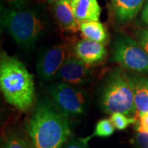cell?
Masks as SVG:
<instances>
[{"label": "cell", "instance_id": "6da1fadb", "mask_svg": "<svg viewBox=\"0 0 148 148\" xmlns=\"http://www.w3.org/2000/svg\"><path fill=\"white\" fill-rule=\"evenodd\" d=\"M26 128L32 148H61L72 132L69 117L45 99L37 103Z\"/></svg>", "mask_w": 148, "mask_h": 148}, {"label": "cell", "instance_id": "7a4b0ae2", "mask_svg": "<svg viewBox=\"0 0 148 148\" xmlns=\"http://www.w3.org/2000/svg\"><path fill=\"white\" fill-rule=\"evenodd\" d=\"M0 87L6 101L21 111H27L35 100L32 74L16 57L2 52L0 58Z\"/></svg>", "mask_w": 148, "mask_h": 148}, {"label": "cell", "instance_id": "3957f363", "mask_svg": "<svg viewBox=\"0 0 148 148\" xmlns=\"http://www.w3.org/2000/svg\"><path fill=\"white\" fill-rule=\"evenodd\" d=\"M1 23L12 40L21 46L29 47L47 32L49 21L43 9L29 6L22 8H1Z\"/></svg>", "mask_w": 148, "mask_h": 148}, {"label": "cell", "instance_id": "277c9868", "mask_svg": "<svg viewBox=\"0 0 148 148\" xmlns=\"http://www.w3.org/2000/svg\"><path fill=\"white\" fill-rule=\"evenodd\" d=\"M100 105L106 114L119 112L130 118H136L131 79L124 70L117 68L107 76L100 92Z\"/></svg>", "mask_w": 148, "mask_h": 148}, {"label": "cell", "instance_id": "5b68a950", "mask_svg": "<svg viewBox=\"0 0 148 148\" xmlns=\"http://www.w3.org/2000/svg\"><path fill=\"white\" fill-rule=\"evenodd\" d=\"M50 101L66 116L83 114L89 105V95L77 86L58 82L48 88Z\"/></svg>", "mask_w": 148, "mask_h": 148}, {"label": "cell", "instance_id": "8992f818", "mask_svg": "<svg viewBox=\"0 0 148 148\" xmlns=\"http://www.w3.org/2000/svg\"><path fill=\"white\" fill-rule=\"evenodd\" d=\"M112 60L123 69L137 73L148 74V53L132 37L122 35L113 43Z\"/></svg>", "mask_w": 148, "mask_h": 148}, {"label": "cell", "instance_id": "52a82bcc", "mask_svg": "<svg viewBox=\"0 0 148 148\" xmlns=\"http://www.w3.org/2000/svg\"><path fill=\"white\" fill-rule=\"evenodd\" d=\"M69 56L68 49L64 45H56L43 49L36 63V72L40 78L45 82L55 79Z\"/></svg>", "mask_w": 148, "mask_h": 148}, {"label": "cell", "instance_id": "ba28073f", "mask_svg": "<svg viewBox=\"0 0 148 148\" xmlns=\"http://www.w3.org/2000/svg\"><path fill=\"white\" fill-rule=\"evenodd\" d=\"M58 82L73 86H82L90 82L92 74L84 63L75 55H69L55 77Z\"/></svg>", "mask_w": 148, "mask_h": 148}, {"label": "cell", "instance_id": "9c48e42d", "mask_svg": "<svg viewBox=\"0 0 148 148\" xmlns=\"http://www.w3.org/2000/svg\"><path fill=\"white\" fill-rule=\"evenodd\" d=\"M74 53L77 58L89 67L102 62L107 52L105 45L83 39L76 44Z\"/></svg>", "mask_w": 148, "mask_h": 148}, {"label": "cell", "instance_id": "30bf717a", "mask_svg": "<svg viewBox=\"0 0 148 148\" xmlns=\"http://www.w3.org/2000/svg\"><path fill=\"white\" fill-rule=\"evenodd\" d=\"M147 0H111V11L115 21L127 23L133 20Z\"/></svg>", "mask_w": 148, "mask_h": 148}, {"label": "cell", "instance_id": "8fae6325", "mask_svg": "<svg viewBox=\"0 0 148 148\" xmlns=\"http://www.w3.org/2000/svg\"><path fill=\"white\" fill-rule=\"evenodd\" d=\"M52 12L63 31L70 33L79 31L80 24L74 16L70 0H63L53 3Z\"/></svg>", "mask_w": 148, "mask_h": 148}, {"label": "cell", "instance_id": "7c38bea8", "mask_svg": "<svg viewBox=\"0 0 148 148\" xmlns=\"http://www.w3.org/2000/svg\"><path fill=\"white\" fill-rule=\"evenodd\" d=\"M74 16L79 24L99 21L101 8L97 0H70Z\"/></svg>", "mask_w": 148, "mask_h": 148}, {"label": "cell", "instance_id": "4fadbf2b", "mask_svg": "<svg viewBox=\"0 0 148 148\" xmlns=\"http://www.w3.org/2000/svg\"><path fill=\"white\" fill-rule=\"evenodd\" d=\"M137 116L148 112V77L140 75L130 76Z\"/></svg>", "mask_w": 148, "mask_h": 148}, {"label": "cell", "instance_id": "5bb4252c", "mask_svg": "<svg viewBox=\"0 0 148 148\" xmlns=\"http://www.w3.org/2000/svg\"><path fill=\"white\" fill-rule=\"evenodd\" d=\"M79 31L86 40L106 45L109 41V34L105 26L99 21H87L80 24Z\"/></svg>", "mask_w": 148, "mask_h": 148}, {"label": "cell", "instance_id": "9a60e30c", "mask_svg": "<svg viewBox=\"0 0 148 148\" xmlns=\"http://www.w3.org/2000/svg\"><path fill=\"white\" fill-rule=\"evenodd\" d=\"M3 148H32L30 140L16 132H10L7 137Z\"/></svg>", "mask_w": 148, "mask_h": 148}, {"label": "cell", "instance_id": "2e32d148", "mask_svg": "<svg viewBox=\"0 0 148 148\" xmlns=\"http://www.w3.org/2000/svg\"><path fill=\"white\" fill-rule=\"evenodd\" d=\"M114 126L113 125L112 122L109 119H101L96 123L95 131L93 136H96L99 138H108L114 132Z\"/></svg>", "mask_w": 148, "mask_h": 148}, {"label": "cell", "instance_id": "e0dca14e", "mask_svg": "<svg viewBox=\"0 0 148 148\" xmlns=\"http://www.w3.org/2000/svg\"><path fill=\"white\" fill-rule=\"evenodd\" d=\"M110 120L113 125L116 128L117 130H124L126 129L129 125L136 123V119L130 118L122 113H114L111 114Z\"/></svg>", "mask_w": 148, "mask_h": 148}, {"label": "cell", "instance_id": "ac0fdd59", "mask_svg": "<svg viewBox=\"0 0 148 148\" xmlns=\"http://www.w3.org/2000/svg\"><path fill=\"white\" fill-rule=\"evenodd\" d=\"M133 143L138 148H148V133L138 132L133 138Z\"/></svg>", "mask_w": 148, "mask_h": 148}, {"label": "cell", "instance_id": "d6986e66", "mask_svg": "<svg viewBox=\"0 0 148 148\" xmlns=\"http://www.w3.org/2000/svg\"><path fill=\"white\" fill-rule=\"evenodd\" d=\"M136 36L138 42L148 53V28L138 31L136 34Z\"/></svg>", "mask_w": 148, "mask_h": 148}, {"label": "cell", "instance_id": "ffe728a7", "mask_svg": "<svg viewBox=\"0 0 148 148\" xmlns=\"http://www.w3.org/2000/svg\"><path fill=\"white\" fill-rule=\"evenodd\" d=\"M137 124V130L139 132L148 133V112L139 116L138 121L135 123Z\"/></svg>", "mask_w": 148, "mask_h": 148}, {"label": "cell", "instance_id": "44dd1931", "mask_svg": "<svg viewBox=\"0 0 148 148\" xmlns=\"http://www.w3.org/2000/svg\"><path fill=\"white\" fill-rule=\"evenodd\" d=\"M8 5L9 8H22L32 5L33 0H3Z\"/></svg>", "mask_w": 148, "mask_h": 148}, {"label": "cell", "instance_id": "7402d4cb", "mask_svg": "<svg viewBox=\"0 0 148 148\" xmlns=\"http://www.w3.org/2000/svg\"><path fill=\"white\" fill-rule=\"evenodd\" d=\"M64 148H90L87 139H73L65 146Z\"/></svg>", "mask_w": 148, "mask_h": 148}, {"label": "cell", "instance_id": "603a6c76", "mask_svg": "<svg viewBox=\"0 0 148 148\" xmlns=\"http://www.w3.org/2000/svg\"><path fill=\"white\" fill-rule=\"evenodd\" d=\"M141 20L148 27V0L143 7V12L141 14Z\"/></svg>", "mask_w": 148, "mask_h": 148}, {"label": "cell", "instance_id": "cb8c5ba5", "mask_svg": "<svg viewBox=\"0 0 148 148\" xmlns=\"http://www.w3.org/2000/svg\"><path fill=\"white\" fill-rule=\"evenodd\" d=\"M45 2H46L47 3L49 4H51V5H53V3H58V2H60V1H63V0H44Z\"/></svg>", "mask_w": 148, "mask_h": 148}]
</instances>
